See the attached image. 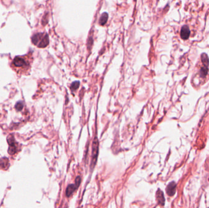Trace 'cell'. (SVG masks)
<instances>
[{
  "label": "cell",
  "mask_w": 209,
  "mask_h": 208,
  "mask_svg": "<svg viewBox=\"0 0 209 208\" xmlns=\"http://www.w3.org/2000/svg\"><path fill=\"white\" fill-rule=\"evenodd\" d=\"M12 67L18 74H24L30 68L29 59L26 56H16L11 64Z\"/></svg>",
  "instance_id": "1"
},
{
  "label": "cell",
  "mask_w": 209,
  "mask_h": 208,
  "mask_svg": "<svg viewBox=\"0 0 209 208\" xmlns=\"http://www.w3.org/2000/svg\"><path fill=\"white\" fill-rule=\"evenodd\" d=\"M31 41L36 46L44 48L47 47L49 44V37L47 33L38 32L32 36Z\"/></svg>",
  "instance_id": "2"
},
{
  "label": "cell",
  "mask_w": 209,
  "mask_h": 208,
  "mask_svg": "<svg viewBox=\"0 0 209 208\" xmlns=\"http://www.w3.org/2000/svg\"><path fill=\"white\" fill-rule=\"evenodd\" d=\"M98 154H99V140L97 137L94 139L92 142V158L91 162V169L93 170L94 167L95 166L97 162Z\"/></svg>",
  "instance_id": "3"
},
{
  "label": "cell",
  "mask_w": 209,
  "mask_h": 208,
  "mask_svg": "<svg viewBox=\"0 0 209 208\" xmlns=\"http://www.w3.org/2000/svg\"><path fill=\"white\" fill-rule=\"evenodd\" d=\"M176 186H177L176 183L174 181L170 182L168 185L166 190L167 194L169 195V196L172 197L173 196V195H174L176 191Z\"/></svg>",
  "instance_id": "4"
},
{
  "label": "cell",
  "mask_w": 209,
  "mask_h": 208,
  "mask_svg": "<svg viewBox=\"0 0 209 208\" xmlns=\"http://www.w3.org/2000/svg\"><path fill=\"white\" fill-rule=\"evenodd\" d=\"M190 35V30L188 26L184 25L182 26L180 31V37L183 40H187Z\"/></svg>",
  "instance_id": "5"
},
{
  "label": "cell",
  "mask_w": 209,
  "mask_h": 208,
  "mask_svg": "<svg viewBox=\"0 0 209 208\" xmlns=\"http://www.w3.org/2000/svg\"><path fill=\"white\" fill-rule=\"evenodd\" d=\"M156 198H157V200L158 204H160L162 206H163L165 204V197H164L163 192L162 190H160V189H158L157 190V193H156Z\"/></svg>",
  "instance_id": "6"
},
{
  "label": "cell",
  "mask_w": 209,
  "mask_h": 208,
  "mask_svg": "<svg viewBox=\"0 0 209 208\" xmlns=\"http://www.w3.org/2000/svg\"><path fill=\"white\" fill-rule=\"evenodd\" d=\"M78 187V186H77L75 184H70L69 186H68V187H67L66 189V196L67 197H70V195L75 191V190Z\"/></svg>",
  "instance_id": "7"
},
{
  "label": "cell",
  "mask_w": 209,
  "mask_h": 208,
  "mask_svg": "<svg viewBox=\"0 0 209 208\" xmlns=\"http://www.w3.org/2000/svg\"><path fill=\"white\" fill-rule=\"evenodd\" d=\"M108 19V14L106 13V12L103 13L102 14V15L100 16V17L99 24L102 26L104 25V24H105L107 22Z\"/></svg>",
  "instance_id": "8"
},
{
  "label": "cell",
  "mask_w": 209,
  "mask_h": 208,
  "mask_svg": "<svg viewBox=\"0 0 209 208\" xmlns=\"http://www.w3.org/2000/svg\"><path fill=\"white\" fill-rule=\"evenodd\" d=\"M208 66L207 65H203V67L201 68V70H200V76L202 78H204L206 76V75H207L208 73Z\"/></svg>",
  "instance_id": "9"
},
{
  "label": "cell",
  "mask_w": 209,
  "mask_h": 208,
  "mask_svg": "<svg viewBox=\"0 0 209 208\" xmlns=\"http://www.w3.org/2000/svg\"><path fill=\"white\" fill-rule=\"evenodd\" d=\"M80 86V82L79 81H75L72 82V84L70 85V89L72 91H75L78 89Z\"/></svg>",
  "instance_id": "10"
},
{
  "label": "cell",
  "mask_w": 209,
  "mask_h": 208,
  "mask_svg": "<svg viewBox=\"0 0 209 208\" xmlns=\"http://www.w3.org/2000/svg\"><path fill=\"white\" fill-rule=\"evenodd\" d=\"M81 182V178L80 176H77L75 179V184L79 187Z\"/></svg>",
  "instance_id": "11"
}]
</instances>
